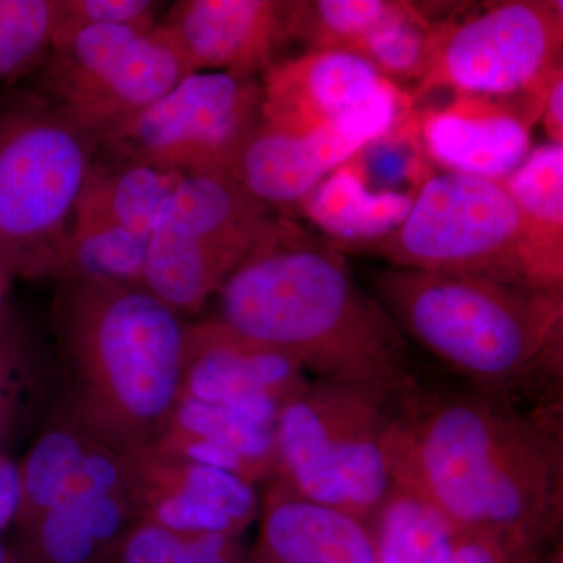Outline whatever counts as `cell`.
I'll use <instances>...</instances> for the list:
<instances>
[{
  "label": "cell",
  "instance_id": "obj_4",
  "mask_svg": "<svg viewBox=\"0 0 563 563\" xmlns=\"http://www.w3.org/2000/svg\"><path fill=\"white\" fill-rule=\"evenodd\" d=\"M374 285L402 335L468 390L521 409L562 406V292L393 266Z\"/></svg>",
  "mask_w": 563,
  "mask_h": 563
},
{
  "label": "cell",
  "instance_id": "obj_9",
  "mask_svg": "<svg viewBox=\"0 0 563 563\" xmlns=\"http://www.w3.org/2000/svg\"><path fill=\"white\" fill-rule=\"evenodd\" d=\"M258 77L191 73L168 95L102 133L99 157L150 163L181 174H229L261 124Z\"/></svg>",
  "mask_w": 563,
  "mask_h": 563
},
{
  "label": "cell",
  "instance_id": "obj_24",
  "mask_svg": "<svg viewBox=\"0 0 563 563\" xmlns=\"http://www.w3.org/2000/svg\"><path fill=\"white\" fill-rule=\"evenodd\" d=\"M413 3L398 0H314L291 2L290 38L307 52H352L384 25L406 16Z\"/></svg>",
  "mask_w": 563,
  "mask_h": 563
},
{
  "label": "cell",
  "instance_id": "obj_26",
  "mask_svg": "<svg viewBox=\"0 0 563 563\" xmlns=\"http://www.w3.org/2000/svg\"><path fill=\"white\" fill-rule=\"evenodd\" d=\"M60 22L62 0H0V84L43 65Z\"/></svg>",
  "mask_w": 563,
  "mask_h": 563
},
{
  "label": "cell",
  "instance_id": "obj_14",
  "mask_svg": "<svg viewBox=\"0 0 563 563\" xmlns=\"http://www.w3.org/2000/svg\"><path fill=\"white\" fill-rule=\"evenodd\" d=\"M377 139L366 129L291 131L262 120L240 147L229 176L269 210L298 209L328 174Z\"/></svg>",
  "mask_w": 563,
  "mask_h": 563
},
{
  "label": "cell",
  "instance_id": "obj_17",
  "mask_svg": "<svg viewBox=\"0 0 563 563\" xmlns=\"http://www.w3.org/2000/svg\"><path fill=\"white\" fill-rule=\"evenodd\" d=\"M141 520L132 488L55 504L20 531L21 563H95Z\"/></svg>",
  "mask_w": 563,
  "mask_h": 563
},
{
  "label": "cell",
  "instance_id": "obj_32",
  "mask_svg": "<svg viewBox=\"0 0 563 563\" xmlns=\"http://www.w3.org/2000/svg\"><path fill=\"white\" fill-rule=\"evenodd\" d=\"M177 563H244L240 555L236 537L207 536L185 537Z\"/></svg>",
  "mask_w": 563,
  "mask_h": 563
},
{
  "label": "cell",
  "instance_id": "obj_35",
  "mask_svg": "<svg viewBox=\"0 0 563 563\" xmlns=\"http://www.w3.org/2000/svg\"><path fill=\"white\" fill-rule=\"evenodd\" d=\"M21 506L20 463L0 455V531L14 523Z\"/></svg>",
  "mask_w": 563,
  "mask_h": 563
},
{
  "label": "cell",
  "instance_id": "obj_12",
  "mask_svg": "<svg viewBox=\"0 0 563 563\" xmlns=\"http://www.w3.org/2000/svg\"><path fill=\"white\" fill-rule=\"evenodd\" d=\"M543 91L520 98L454 95L443 106L413 109L410 120L432 166L503 181L531 154Z\"/></svg>",
  "mask_w": 563,
  "mask_h": 563
},
{
  "label": "cell",
  "instance_id": "obj_25",
  "mask_svg": "<svg viewBox=\"0 0 563 563\" xmlns=\"http://www.w3.org/2000/svg\"><path fill=\"white\" fill-rule=\"evenodd\" d=\"M150 236L99 218L74 214L66 242V276L98 277L143 288Z\"/></svg>",
  "mask_w": 563,
  "mask_h": 563
},
{
  "label": "cell",
  "instance_id": "obj_34",
  "mask_svg": "<svg viewBox=\"0 0 563 563\" xmlns=\"http://www.w3.org/2000/svg\"><path fill=\"white\" fill-rule=\"evenodd\" d=\"M540 122L550 143L563 144V69L559 66L548 80L540 106Z\"/></svg>",
  "mask_w": 563,
  "mask_h": 563
},
{
  "label": "cell",
  "instance_id": "obj_31",
  "mask_svg": "<svg viewBox=\"0 0 563 563\" xmlns=\"http://www.w3.org/2000/svg\"><path fill=\"white\" fill-rule=\"evenodd\" d=\"M185 537L152 521L140 520L122 540L121 563H177Z\"/></svg>",
  "mask_w": 563,
  "mask_h": 563
},
{
  "label": "cell",
  "instance_id": "obj_13",
  "mask_svg": "<svg viewBox=\"0 0 563 563\" xmlns=\"http://www.w3.org/2000/svg\"><path fill=\"white\" fill-rule=\"evenodd\" d=\"M291 2L180 0L161 21L192 73L258 77L279 60L290 38Z\"/></svg>",
  "mask_w": 563,
  "mask_h": 563
},
{
  "label": "cell",
  "instance_id": "obj_29",
  "mask_svg": "<svg viewBox=\"0 0 563 563\" xmlns=\"http://www.w3.org/2000/svg\"><path fill=\"white\" fill-rule=\"evenodd\" d=\"M432 21L420 7L384 25L350 54L368 63L385 79L402 88L404 81L420 84L431 54Z\"/></svg>",
  "mask_w": 563,
  "mask_h": 563
},
{
  "label": "cell",
  "instance_id": "obj_8",
  "mask_svg": "<svg viewBox=\"0 0 563 563\" xmlns=\"http://www.w3.org/2000/svg\"><path fill=\"white\" fill-rule=\"evenodd\" d=\"M563 3H487L462 20L432 22L428 69L415 103L435 91L520 98L542 91L561 66Z\"/></svg>",
  "mask_w": 563,
  "mask_h": 563
},
{
  "label": "cell",
  "instance_id": "obj_27",
  "mask_svg": "<svg viewBox=\"0 0 563 563\" xmlns=\"http://www.w3.org/2000/svg\"><path fill=\"white\" fill-rule=\"evenodd\" d=\"M166 429L231 448L262 474L265 483L276 473L274 429L243 420L220 406L180 398Z\"/></svg>",
  "mask_w": 563,
  "mask_h": 563
},
{
  "label": "cell",
  "instance_id": "obj_37",
  "mask_svg": "<svg viewBox=\"0 0 563 563\" xmlns=\"http://www.w3.org/2000/svg\"><path fill=\"white\" fill-rule=\"evenodd\" d=\"M0 563H9V561H7V555L5 553H3L2 548H0Z\"/></svg>",
  "mask_w": 563,
  "mask_h": 563
},
{
  "label": "cell",
  "instance_id": "obj_7",
  "mask_svg": "<svg viewBox=\"0 0 563 563\" xmlns=\"http://www.w3.org/2000/svg\"><path fill=\"white\" fill-rule=\"evenodd\" d=\"M374 250L393 268L487 277L529 287L520 213L498 180L433 174L402 224Z\"/></svg>",
  "mask_w": 563,
  "mask_h": 563
},
{
  "label": "cell",
  "instance_id": "obj_20",
  "mask_svg": "<svg viewBox=\"0 0 563 563\" xmlns=\"http://www.w3.org/2000/svg\"><path fill=\"white\" fill-rule=\"evenodd\" d=\"M184 177L150 163L96 155L74 214L110 221L151 239Z\"/></svg>",
  "mask_w": 563,
  "mask_h": 563
},
{
  "label": "cell",
  "instance_id": "obj_3",
  "mask_svg": "<svg viewBox=\"0 0 563 563\" xmlns=\"http://www.w3.org/2000/svg\"><path fill=\"white\" fill-rule=\"evenodd\" d=\"M51 324L65 402L122 454L152 450L180 399L187 322L146 288L98 277L57 282Z\"/></svg>",
  "mask_w": 563,
  "mask_h": 563
},
{
  "label": "cell",
  "instance_id": "obj_18",
  "mask_svg": "<svg viewBox=\"0 0 563 563\" xmlns=\"http://www.w3.org/2000/svg\"><path fill=\"white\" fill-rule=\"evenodd\" d=\"M503 185L520 213L529 287L562 292L563 144L532 150Z\"/></svg>",
  "mask_w": 563,
  "mask_h": 563
},
{
  "label": "cell",
  "instance_id": "obj_21",
  "mask_svg": "<svg viewBox=\"0 0 563 563\" xmlns=\"http://www.w3.org/2000/svg\"><path fill=\"white\" fill-rule=\"evenodd\" d=\"M102 442L65 401L52 412L20 463L21 506L14 520L18 529L65 498L88 455Z\"/></svg>",
  "mask_w": 563,
  "mask_h": 563
},
{
  "label": "cell",
  "instance_id": "obj_33",
  "mask_svg": "<svg viewBox=\"0 0 563 563\" xmlns=\"http://www.w3.org/2000/svg\"><path fill=\"white\" fill-rule=\"evenodd\" d=\"M448 563H517L512 555L483 536H459Z\"/></svg>",
  "mask_w": 563,
  "mask_h": 563
},
{
  "label": "cell",
  "instance_id": "obj_36",
  "mask_svg": "<svg viewBox=\"0 0 563 563\" xmlns=\"http://www.w3.org/2000/svg\"><path fill=\"white\" fill-rule=\"evenodd\" d=\"M13 280V276L0 265V317L9 310L7 299H9L11 282Z\"/></svg>",
  "mask_w": 563,
  "mask_h": 563
},
{
  "label": "cell",
  "instance_id": "obj_11",
  "mask_svg": "<svg viewBox=\"0 0 563 563\" xmlns=\"http://www.w3.org/2000/svg\"><path fill=\"white\" fill-rule=\"evenodd\" d=\"M310 383L288 355L243 339L217 317L188 324L180 398L274 429L282 406Z\"/></svg>",
  "mask_w": 563,
  "mask_h": 563
},
{
  "label": "cell",
  "instance_id": "obj_10",
  "mask_svg": "<svg viewBox=\"0 0 563 563\" xmlns=\"http://www.w3.org/2000/svg\"><path fill=\"white\" fill-rule=\"evenodd\" d=\"M262 117L279 128H358L387 135L413 110L410 92L350 52L279 58L261 76Z\"/></svg>",
  "mask_w": 563,
  "mask_h": 563
},
{
  "label": "cell",
  "instance_id": "obj_19",
  "mask_svg": "<svg viewBox=\"0 0 563 563\" xmlns=\"http://www.w3.org/2000/svg\"><path fill=\"white\" fill-rule=\"evenodd\" d=\"M415 198L376 190L347 161L310 191L298 210L332 239L376 244L406 220Z\"/></svg>",
  "mask_w": 563,
  "mask_h": 563
},
{
  "label": "cell",
  "instance_id": "obj_6",
  "mask_svg": "<svg viewBox=\"0 0 563 563\" xmlns=\"http://www.w3.org/2000/svg\"><path fill=\"white\" fill-rule=\"evenodd\" d=\"M398 409L366 388L312 380L277 415L272 479L372 523L393 485L390 437Z\"/></svg>",
  "mask_w": 563,
  "mask_h": 563
},
{
  "label": "cell",
  "instance_id": "obj_30",
  "mask_svg": "<svg viewBox=\"0 0 563 563\" xmlns=\"http://www.w3.org/2000/svg\"><path fill=\"white\" fill-rule=\"evenodd\" d=\"M163 2L152 0H62L60 25L158 24Z\"/></svg>",
  "mask_w": 563,
  "mask_h": 563
},
{
  "label": "cell",
  "instance_id": "obj_22",
  "mask_svg": "<svg viewBox=\"0 0 563 563\" xmlns=\"http://www.w3.org/2000/svg\"><path fill=\"white\" fill-rule=\"evenodd\" d=\"M129 463L136 501L146 493H180L225 515L242 532L258 520L262 498L254 484L235 474L165 457L154 450L129 454Z\"/></svg>",
  "mask_w": 563,
  "mask_h": 563
},
{
  "label": "cell",
  "instance_id": "obj_1",
  "mask_svg": "<svg viewBox=\"0 0 563 563\" xmlns=\"http://www.w3.org/2000/svg\"><path fill=\"white\" fill-rule=\"evenodd\" d=\"M561 415L562 406L521 409L468 388L421 387L393 422V481L459 536L488 537L531 563L562 525Z\"/></svg>",
  "mask_w": 563,
  "mask_h": 563
},
{
  "label": "cell",
  "instance_id": "obj_16",
  "mask_svg": "<svg viewBox=\"0 0 563 563\" xmlns=\"http://www.w3.org/2000/svg\"><path fill=\"white\" fill-rule=\"evenodd\" d=\"M191 73L179 44L158 21L117 62L49 102L102 136L111 125L168 95Z\"/></svg>",
  "mask_w": 563,
  "mask_h": 563
},
{
  "label": "cell",
  "instance_id": "obj_23",
  "mask_svg": "<svg viewBox=\"0 0 563 563\" xmlns=\"http://www.w3.org/2000/svg\"><path fill=\"white\" fill-rule=\"evenodd\" d=\"M369 526L376 563H448L459 537L439 510L395 481Z\"/></svg>",
  "mask_w": 563,
  "mask_h": 563
},
{
  "label": "cell",
  "instance_id": "obj_5",
  "mask_svg": "<svg viewBox=\"0 0 563 563\" xmlns=\"http://www.w3.org/2000/svg\"><path fill=\"white\" fill-rule=\"evenodd\" d=\"M101 132L29 88L0 90V265L65 277L70 221Z\"/></svg>",
  "mask_w": 563,
  "mask_h": 563
},
{
  "label": "cell",
  "instance_id": "obj_15",
  "mask_svg": "<svg viewBox=\"0 0 563 563\" xmlns=\"http://www.w3.org/2000/svg\"><path fill=\"white\" fill-rule=\"evenodd\" d=\"M247 563H376L372 526L269 479Z\"/></svg>",
  "mask_w": 563,
  "mask_h": 563
},
{
  "label": "cell",
  "instance_id": "obj_28",
  "mask_svg": "<svg viewBox=\"0 0 563 563\" xmlns=\"http://www.w3.org/2000/svg\"><path fill=\"white\" fill-rule=\"evenodd\" d=\"M40 384L35 346L10 309L0 317V455L31 412Z\"/></svg>",
  "mask_w": 563,
  "mask_h": 563
},
{
  "label": "cell",
  "instance_id": "obj_2",
  "mask_svg": "<svg viewBox=\"0 0 563 563\" xmlns=\"http://www.w3.org/2000/svg\"><path fill=\"white\" fill-rule=\"evenodd\" d=\"M218 298L222 324L288 355L312 380L366 388L399 407L422 387L379 299L339 251L291 222L225 279Z\"/></svg>",
  "mask_w": 563,
  "mask_h": 563
}]
</instances>
